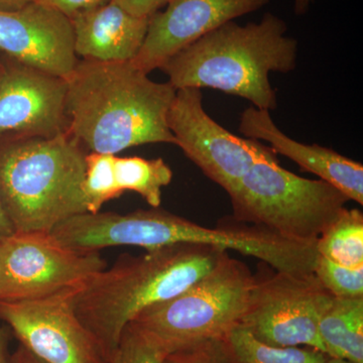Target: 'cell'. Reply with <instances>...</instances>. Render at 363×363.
Listing matches in <instances>:
<instances>
[{"instance_id": "obj_23", "label": "cell", "mask_w": 363, "mask_h": 363, "mask_svg": "<svg viewBox=\"0 0 363 363\" xmlns=\"http://www.w3.org/2000/svg\"><path fill=\"white\" fill-rule=\"evenodd\" d=\"M162 363H230V360L223 338H217L169 353Z\"/></svg>"}, {"instance_id": "obj_10", "label": "cell", "mask_w": 363, "mask_h": 363, "mask_svg": "<svg viewBox=\"0 0 363 363\" xmlns=\"http://www.w3.org/2000/svg\"><path fill=\"white\" fill-rule=\"evenodd\" d=\"M80 289L32 300H0V319L21 345L45 362L107 363L76 314L74 298Z\"/></svg>"}, {"instance_id": "obj_1", "label": "cell", "mask_w": 363, "mask_h": 363, "mask_svg": "<svg viewBox=\"0 0 363 363\" xmlns=\"http://www.w3.org/2000/svg\"><path fill=\"white\" fill-rule=\"evenodd\" d=\"M176 92L131 62L79 60L67 79V133L86 152L99 154L147 143L176 145L168 125Z\"/></svg>"}, {"instance_id": "obj_12", "label": "cell", "mask_w": 363, "mask_h": 363, "mask_svg": "<svg viewBox=\"0 0 363 363\" xmlns=\"http://www.w3.org/2000/svg\"><path fill=\"white\" fill-rule=\"evenodd\" d=\"M0 52L65 80L80 60L70 18L39 0L16 11H0Z\"/></svg>"}, {"instance_id": "obj_31", "label": "cell", "mask_w": 363, "mask_h": 363, "mask_svg": "<svg viewBox=\"0 0 363 363\" xmlns=\"http://www.w3.org/2000/svg\"><path fill=\"white\" fill-rule=\"evenodd\" d=\"M323 363H354L350 362V360L344 359V358L340 357H328L326 360Z\"/></svg>"}, {"instance_id": "obj_9", "label": "cell", "mask_w": 363, "mask_h": 363, "mask_svg": "<svg viewBox=\"0 0 363 363\" xmlns=\"http://www.w3.org/2000/svg\"><path fill=\"white\" fill-rule=\"evenodd\" d=\"M168 125L176 145L227 194L255 162L276 155L259 140L240 138L219 125L205 111L197 88L177 90Z\"/></svg>"}, {"instance_id": "obj_24", "label": "cell", "mask_w": 363, "mask_h": 363, "mask_svg": "<svg viewBox=\"0 0 363 363\" xmlns=\"http://www.w3.org/2000/svg\"><path fill=\"white\" fill-rule=\"evenodd\" d=\"M45 6L52 7L67 18L73 20L81 14L89 13L108 4L111 0H39Z\"/></svg>"}, {"instance_id": "obj_26", "label": "cell", "mask_w": 363, "mask_h": 363, "mask_svg": "<svg viewBox=\"0 0 363 363\" xmlns=\"http://www.w3.org/2000/svg\"><path fill=\"white\" fill-rule=\"evenodd\" d=\"M9 363H47L44 360L33 354L30 350H26L25 346L20 345V347L14 351L13 354L9 358Z\"/></svg>"}, {"instance_id": "obj_30", "label": "cell", "mask_w": 363, "mask_h": 363, "mask_svg": "<svg viewBox=\"0 0 363 363\" xmlns=\"http://www.w3.org/2000/svg\"><path fill=\"white\" fill-rule=\"evenodd\" d=\"M314 0H294V11L297 16H304Z\"/></svg>"}, {"instance_id": "obj_14", "label": "cell", "mask_w": 363, "mask_h": 363, "mask_svg": "<svg viewBox=\"0 0 363 363\" xmlns=\"http://www.w3.org/2000/svg\"><path fill=\"white\" fill-rule=\"evenodd\" d=\"M269 111L248 107L240 117L241 135L269 143L276 154L292 160L305 172L319 177L347 196L350 200L363 204V167L318 145H305L286 136L272 121Z\"/></svg>"}, {"instance_id": "obj_7", "label": "cell", "mask_w": 363, "mask_h": 363, "mask_svg": "<svg viewBox=\"0 0 363 363\" xmlns=\"http://www.w3.org/2000/svg\"><path fill=\"white\" fill-rule=\"evenodd\" d=\"M106 267L99 252L72 250L51 233H14L0 240V300H32L82 288Z\"/></svg>"}, {"instance_id": "obj_29", "label": "cell", "mask_w": 363, "mask_h": 363, "mask_svg": "<svg viewBox=\"0 0 363 363\" xmlns=\"http://www.w3.org/2000/svg\"><path fill=\"white\" fill-rule=\"evenodd\" d=\"M9 352H7V334L4 329L0 328V363H9Z\"/></svg>"}, {"instance_id": "obj_22", "label": "cell", "mask_w": 363, "mask_h": 363, "mask_svg": "<svg viewBox=\"0 0 363 363\" xmlns=\"http://www.w3.org/2000/svg\"><path fill=\"white\" fill-rule=\"evenodd\" d=\"M166 357L152 339L130 323L124 328L108 363H162Z\"/></svg>"}, {"instance_id": "obj_32", "label": "cell", "mask_w": 363, "mask_h": 363, "mask_svg": "<svg viewBox=\"0 0 363 363\" xmlns=\"http://www.w3.org/2000/svg\"><path fill=\"white\" fill-rule=\"evenodd\" d=\"M2 71H4V63L0 61V76H1Z\"/></svg>"}, {"instance_id": "obj_13", "label": "cell", "mask_w": 363, "mask_h": 363, "mask_svg": "<svg viewBox=\"0 0 363 363\" xmlns=\"http://www.w3.org/2000/svg\"><path fill=\"white\" fill-rule=\"evenodd\" d=\"M271 0H171L150 16L140 52L130 61L145 73L161 69L177 52L228 21L259 11Z\"/></svg>"}, {"instance_id": "obj_21", "label": "cell", "mask_w": 363, "mask_h": 363, "mask_svg": "<svg viewBox=\"0 0 363 363\" xmlns=\"http://www.w3.org/2000/svg\"><path fill=\"white\" fill-rule=\"evenodd\" d=\"M314 274L334 297H363V267L351 269L318 255Z\"/></svg>"}, {"instance_id": "obj_20", "label": "cell", "mask_w": 363, "mask_h": 363, "mask_svg": "<svg viewBox=\"0 0 363 363\" xmlns=\"http://www.w3.org/2000/svg\"><path fill=\"white\" fill-rule=\"evenodd\" d=\"M116 155L87 152L82 183L87 213H97L105 203L123 194L117 185Z\"/></svg>"}, {"instance_id": "obj_28", "label": "cell", "mask_w": 363, "mask_h": 363, "mask_svg": "<svg viewBox=\"0 0 363 363\" xmlns=\"http://www.w3.org/2000/svg\"><path fill=\"white\" fill-rule=\"evenodd\" d=\"M33 1L37 0H0V11H16Z\"/></svg>"}, {"instance_id": "obj_16", "label": "cell", "mask_w": 363, "mask_h": 363, "mask_svg": "<svg viewBox=\"0 0 363 363\" xmlns=\"http://www.w3.org/2000/svg\"><path fill=\"white\" fill-rule=\"evenodd\" d=\"M328 357L363 363V297L332 298L319 320Z\"/></svg>"}, {"instance_id": "obj_5", "label": "cell", "mask_w": 363, "mask_h": 363, "mask_svg": "<svg viewBox=\"0 0 363 363\" xmlns=\"http://www.w3.org/2000/svg\"><path fill=\"white\" fill-rule=\"evenodd\" d=\"M228 195L236 221L308 245L317 242L350 201L327 182L281 168L276 155L255 162Z\"/></svg>"}, {"instance_id": "obj_27", "label": "cell", "mask_w": 363, "mask_h": 363, "mask_svg": "<svg viewBox=\"0 0 363 363\" xmlns=\"http://www.w3.org/2000/svg\"><path fill=\"white\" fill-rule=\"evenodd\" d=\"M16 233L11 222L9 221V217L6 216L4 212V207H2L1 202H0V240L7 238Z\"/></svg>"}, {"instance_id": "obj_18", "label": "cell", "mask_w": 363, "mask_h": 363, "mask_svg": "<svg viewBox=\"0 0 363 363\" xmlns=\"http://www.w3.org/2000/svg\"><path fill=\"white\" fill-rule=\"evenodd\" d=\"M114 164L117 185L123 194L131 191L142 196L150 207H160L162 189L173 180V171L164 160L116 156Z\"/></svg>"}, {"instance_id": "obj_3", "label": "cell", "mask_w": 363, "mask_h": 363, "mask_svg": "<svg viewBox=\"0 0 363 363\" xmlns=\"http://www.w3.org/2000/svg\"><path fill=\"white\" fill-rule=\"evenodd\" d=\"M286 32V21L271 13L245 26L228 21L177 52L161 70L176 90H220L272 111L278 102L269 74L297 66L298 42Z\"/></svg>"}, {"instance_id": "obj_2", "label": "cell", "mask_w": 363, "mask_h": 363, "mask_svg": "<svg viewBox=\"0 0 363 363\" xmlns=\"http://www.w3.org/2000/svg\"><path fill=\"white\" fill-rule=\"evenodd\" d=\"M225 253L212 245L178 243L138 257L123 255L90 279L76 294L74 308L106 362L124 328L140 312L176 297L212 271Z\"/></svg>"}, {"instance_id": "obj_8", "label": "cell", "mask_w": 363, "mask_h": 363, "mask_svg": "<svg viewBox=\"0 0 363 363\" xmlns=\"http://www.w3.org/2000/svg\"><path fill=\"white\" fill-rule=\"evenodd\" d=\"M333 298L314 274L277 272L264 281H255L240 325L272 347L306 346L327 354L319 320Z\"/></svg>"}, {"instance_id": "obj_6", "label": "cell", "mask_w": 363, "mask_h": 363, "mask_svg": "<svg viewBox=\"0 0 363 363\" xmlns=\"http://www.w3.org/2000/svg\"><path fill=\"white\" fill-rule=\"evenodd\" d=\"M255 281L247 264L227 252L199 281L143 310L130 323L167 355L208 339L223 338L240 324Z\"/></svg>"}, {"instance_id": "obj_25", "label": "cell", "mask_w": 363, "mask_h": 363, "mask_svg": "<svg viewBox=\"0 0 363 363\" xmlns=\"http://www.w3.org/2000/svg\"><path fill=\"white\" fill-rule=\"evenodd\" d=\"M124 11L138 18H147L154 16L171 0H111Z\"/></svg>"}, {"instance_id": "obj_11", "label": "cell", "mask_w": 363, "mask_h": 363, "mask_svg": "<svg viewBox=\"0 0 363 363\" xmlns=\"http://www.w3.org/2000/svg\"><path fill=\"white\" fill-rule=\"evenodd\" d=\"M67 80L11 59L0 76V140L67 133Z\"/></svg>"}, {"instance_id": "obj_15", "label": "cell", "mask_w": 363, "mask_h": 363, "mask_svg": "<svg viewBox=\"0 0 363 363\" xmlns=\"http://www.w3.org/2000/svg\"><path fill=\"white\" fill-rule=\"evenodd\" d=\"M71 21L78 58L130 62L142 48L150 18L133 16L111 1Z\"/></svg>"}, {"instance_id": "obj_17", "label": "cell", "mask_w": 363, "mask_h": 363, "mask_svg": "<svg viewBox=\"0 0 363 363\" xmlns=\"http://www.w3.org/2000/svg\"><path fill=\"white\" fill-rule=\"evenodd\" d=\"M230 363H323L328 358L311 347H272L236 325L223 337Z\"/></svg>"}, {"instance_id": "obj_4", "label": "cell", "mask_w": 363, "mask_h": 363, "mask_svg": "<svg viewBox=\"0 0 363 363\" xmlns=\"http://www.w3.org/2000/svg\"><path fill=\"white\" fill-rule=\"evenodd\" d=\"M86 154L68 133L0 140V202L16 233H51L87 213Z\"/></svg>"}, {"instance_id": "obj_19", "label": "cell", "mask_w": 363, "mask_h": 363, "mask_svg": "<svg viewBox=\"0 0 363 363\" xmlns=\"http://www.w3.org/2000/svg\"><path fill=\"white\" fill-rule=\"evenodd\" d=\"M318 255L341 264L363 267V214L345 209L317 240Z\"/></svg>"}]
</instances>
